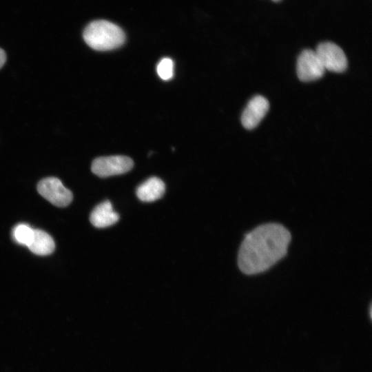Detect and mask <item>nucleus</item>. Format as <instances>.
<instances>
[{
  "instance_id": "obj_1",
  "label": "nucleus",
  "mask_w": 372,
  "mask_h": 372,
  "mask_svg": "<svg viewBox=\"0 0 372 372\" xmlns=\"http://www.w3.org/2000/svg\"><path fill=\"white\" fill-rule=\"evenodd\" d=\"M291 239L282 225H260L247 234L238 254V266L245 274L262 273L284 258Z\"/></svg>"
},
{
  "instance_id": "obj_2",
  "label": "nucleus",
  "mask_w": 372,
  "mask_h": 372,
  "mask_svg": "<svg viewBox=\"0 0 372 372\" xmlns=\"http://www.w3.org/2000/svg\"><path fill=\"white\" fill-rule=\"evenodd\" d=\"M83 37L90 48L98 51L119 48L125 39V33L120 27L105 20L90 23L83 31Z\"/></svg>"
},
{
  "instance_id": "obj_3",
  "label": "nucleus",
  "mask_w": 372,
  "mask_h": 372,
  "mask_svg": "<svg viewBox=\"0 0 372 372\" xmlns=\"http://www.w3.org/2000/svg\"><path fill=\"white\" fill-rule=\"evenodd\" d=\"M324 70L343 72L347 68V59L340 47L334 43H320L315 50Z\"/></svg>"
},
{
  "instance_id": "obj_4",
  "label": "nucleus",
  "mask_w": 372,
  "mask_h": 372,
  "mask_svg": "<svg viewBox=\"0 0 372 372\" xmlns=\"http://www.w3.org/2000/svg\"><path fill=\"white\" fill-rule=\"evenodd\" d=\"M133 161L125 156H110L99 157L92 164V172L102 178L122 174L129 172L133 167Z\"/></svg>"
},
{
  "instance_id": "obj_5",
  "label": "nucleus",
  "mask_w": 372,
  "mask_h": 372,
  "mask_svg": "<svg viewBox=\"0 0 372 372\" xmlns=\"http://www.w3.org/2000/svg\"><path fill=\"white\" fill-rule=\"evenodd\" d=\"M39 194L57 207H65L72 200V193L55 177L42 179L37 185Z\"/></svg>"
},
{
  "instance_id": "obj_6",
  "label": "nucleus",
  "mask_w": 372,
  "mask_h": 372,
  "mask_svg": "<svg viewBox=\"0 0 372 372\" xmlns=\"http://www.w3.org/2000/svg\"><path fill=\"white\" fill-rule=\"evenodd\" d=\"M325 70L316 52L307 49L299 55L297 61V75L304 82H309L321 78Z\"/></svg>"
},
{
  "instance_id": "obj_7",
  "label": "nucleus",
  "mask_w": 372,
  "mask_h": 372,
  "mask_svg": "<svg viewBox=\"0 0 372 372\" xmlns=\"http://www.w3.org/2000/svg\"><path fill=\"white\" fill-rule=\"evenodd\" d=\"M268 100L262 96H254L247 103L241 116V123L247 130L255 128L267 113Z\"/></svg>"
},
{
  "instance_id": "obj_8",
  "label": "nucleus",
  "mask_w": 372,
  "mask_h": 372,
  "mask_svg": "<svg viewBox=\"0 0 372 372\" xmlns=\"http://www.w3.org/2000/svg\"><path fill=\"white\" fill-rule=\"evenodd\" d=\"M118 220L119 215L114 210L109 200H105L96 205L90 216V223L98 228L110 227Z\"/></svg>"
},
{
  "instance_id": "obj_9",
  "label": "nucleus",
  "mask_w": 372,
  "mask_h": 372,
  "mask_svg": "<svg viewBox=\"0 0 372 372\" xmlns=\"http://www.w3.org/2000/svg\"><path fill=\"white\" fill-rule=\"evenodd\" d=\"M165 190L164 182L159 178L153 176L143 183L136 189V196L143 202H153L161 198Z\"/></svg>"
},
{
  "instance_id": "obj_10",
  "label": "nucleus",
  "mask_w": 372,
  "mask_h": 372,
  "mask_svg": "<svg viewBox=\"0 0 372 372\" xmlns=\"http://www.w3.org/2000/svg\"><path fill=\"white\" fill-rule=\"evenodd\" d=\"M28 247L37 255L47 256L54 251L55 244L48 233L43 230L34 229L32 240Z\"/></svg>"
},
{
  "instance_id": "obj_11",
  "label": "nucleus",
  "mask_w": 372,
  "mask_h": 372,
  "mask_svg": "<svg viewBox=\"0 0 372 372\" xmlns=\"http://www.w3.org/2000/svg\"><path fill=\"white\" fill-rule=\"evenodd\" d=\"M34 235V229L26 224H19L13 229L14 240L19 244L28 247Z\"/></svg>"
},
{
  "instance_id": "obj_12",
  "label": "nucleus",
  "mask_w": 372,
  "mask_h": 372,
  "mask_svg": "<svg viewBox=\"0 0 372 372\" xmlns=\"http://www.w3.org/2000/svg\"><path fill=\"white\" fill-rule=\"evenodd\" d=\"M156 72L159 77L168 81L174 76V62L170 58H163L158 63Z\"/></svg>"
},
{
  "instance_id": "obj_13",
  "label": "nucleus",
  "mask_w": 372,
  "mask_h": 372,
  "mask_svg": "<svg viewBox=\"0 0 372 372\" xmlns=\"http://www.w3.org/2000/svg\"><path fill=\"white\" fill-rule=\"evenodd\" d=\"M6 60V53L1 48H0V68L4 65Z\"/></svg>"
},
{
  "instance_id": "obj_14",
  "label": "nucleus",
  "mask_w": 372,
  "mask_h": 372,
  "mask_svg": "<svg viewBox=\"0 0 372 372\" xmlns=\"http://www.w3.org/2000/svg\"><path fill=\"white\" fill-rule=\"evenodd\" d=\"M272 1L277 2V1H279L280 0H272Z\"/></svg>"
}]
</instances>
